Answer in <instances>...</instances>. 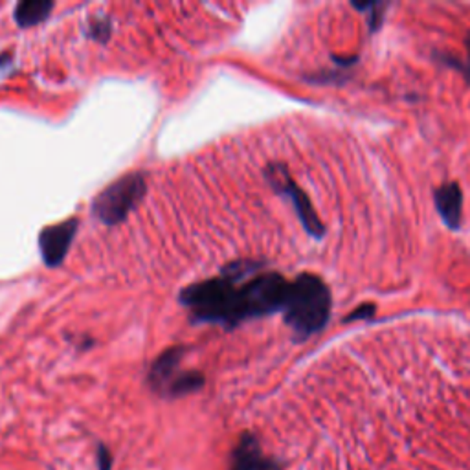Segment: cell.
I'll list each match as a JSON object with an SVG mask.
<instances>
[{"label": "cell", "mask_w": 470, "mask_h": 470, "mask_svg": "<svg viewBox=\"0 0 470 470\" xmlns=\"http://www.w3.org/2000/svg\"><path fill=\"white\" fill-rule=\"evenodd\" d=\"M261 263L252 259H239L223 268L221 276L193 283L181 290V303L190 308L197 322L235 328V296L241 281L256 276Z\"/></svg>", "instance_id": "1"}, {"label": "cell", "mask_w": 470, "mask_h": 470, "mask_svg": "<svg viewBox=\"0 0 470 470\" xmlns=\"http://www.w3.org/2000/svg\"><path fill=\"white\" fill-rule=\"evenodd\" d=\"M331 307L333 298L328 283L315 274H299L288 283L281 312L296 340H307L326 329Z\"/></svg>", "instance_id": "2"}, {"label": "cell", "mask_w": 470, "mask_h": 470, "mask_svg": "<svg viewBox=\"0 0 470 470\" xmlns=\"http://www.w3.org/2000/svg\"><path fill=\"white\" fill-rule=\"evenodd\" d=\"M288 292V281L277 272H257L237 287L235 328L246 320L281 312Z\"/></svg>", "instance_id": "3"}, {"label": "cell", "mask_w": 470, "mask_h": 470, "mask_svg": "<svg viewBox=\"0 0 470 470\" xmlns=\"http://www.w3.org/2000/svg\"><path fill=\"white\" fill-rule=\"evenodd\" d=\"M147 179L143 173H129L107 186L92 203V215L107 225H121L143 201Z\"/></svg>", "instance_id": "4"}, {"label": "cell", "mask_w": 470, "mask_h": 470, "mask_svg": "<svg viewBox=\"0 0 470 470\" xmlns=\"http://www.w3.org/2000/svg\"><path fill=\"white\" fill-rule=\"evenodd\" d=\"M186 348L175 346L166 350L149 370V386L164 397H184L204 386V375L199 371H181Z\"/></svg>", "instance_id": "5"}, {"label": "cell", "mask_w": 470, "mask_h": 470, "mask_svg": "<svg viewBox=\"0 0 470 470\" xmlns=\"http://www.w3.org/2000/svg\"><path fill=\"white\" fill-rule=\"evenodd\" d=\"M266 181L270 186L283 197H287L303 226V230L315 239H322L326 234V226L322 225L317 210L312 208L310 199L307 193L294 183L285 164H270L266 168Z\"/></svg>", "instance_id": "6"}, {"label": "cell", "mask_w": 470, "mask_h": 470, "mask_svg": "<svg viewBox=\"0 0 470 470\" xmlns=\"http://www.w3.org/2000/svg\"><path fill=\"white\" fill-rule=\"evenodd\" d=\"M78 228H79V221L68 219V221H61L54 226H48L41 232L39 250H41V257L47 266L57 268L65 261V257L68 256V250L76 239Z\"/></svg>", "instance_id": "7"}, {"label": "cell", "mask_w": 470, "mask_h": 470, "mask_svg": "<svg viewBox=\"0 0 470 470\" xmlns=\"http://www.w3.org/2000/svg\"><path fill=\"white\" fill-rule=\"evenodd\" d=\"M228 470H279V465L263 452L252 433H245L230 454Z\"/></svg>", "instance_id": "8"}, {"label": "cell", "mask_w": 470, "mask_h": 470, "mask_svg": "<svg viewBox=\"0 0 470 470\" xmlns=\"http://www.w3.org/2000/svg\"><path fill=\"white\" fill-rule=\"evenodd\" d=\"M437 214L446 228L459 230L463 219V192L457 183H446L433 192Z\"/></svg>", "instance_id": "9"}, {"label": "cell", "mask_w": 470, "mask_h": 470, "mask_svg": "<svg viewBox=\"0 0 470 470\" xmlns=\"http://www.w3.org/2000/svg\"><path fill=\"white\" fill-rule=\"evenodd\" d=\"M54 10V3L50 0H25L19 3L14 10V19L19 28H34L43 25Z\"/></svg>", "instance_id": "10"}, {"label": "cell", "mask_w": 470, "mask_h": 470, "mask_svg": "<svg viewBox=\"0 0 470 470\" xmlns=\"http://www.w3.org/2000/svg\"><path fill=\"white\" fill-rule=\"evenodd\" d=\"M353 6L366 16L371 34L381 30V26L384 25V19H386V12L390 8L388 3H355Z\"/></svg>", "instance_id": "11"}, {"label": "cell", "mask_w": 470, "mask_h": 470, "mask_svg": "<svg viewBox=\"0 0 470 470\" xmlns=\"http://www.w3.org/2000/svg\"><path fill=\"white\" fill-rule=\"evenodd\" d=\"M110 21L105 19V17H98V19H92L89 23V26L85 28V34L87 37L94 39V41H99V43H105L109 37H110Z\"/></svg>", "instance_id": "12"}, {"label": "cell", "mask_w": 470, "mask_h": 470, "mask_svg": "<svg viewBox=\"0 0 470 470\" xmlns=\"http://www.w3.org/2000/svg\"><path fill=\"white\" fill-rule=\"evenodd\" d=\"M375 312H377V307H375V303H362V305H359V307H357L353 312H350V315L344 319V322H346V324L359 322V320L370 322V320H373Z\"/></svg>", "instance_id": "13"}, {"label": "cell", "mask_w": 470, "mask_h": 470, "mask_svg": "<svg viewBox=\"0 0 470 470\" xmlns=\"http://www.w3.org/2000/svg\"><path fill=\"white\" fill-rule=\"evenodd\" d=\"M99 461H101V465H103L105 470H107V468H109V463H110V457H109V454H107L105 448L99 450Z\"/></svg>", "instance_id": "14"}, {"label": "cell", "mask_w": 470, "mask_h": 470, "mask_svg": "<svg viewBox=\"0 0 470 470\" xmlns=\"http://www.w3.org/2000/svg\"><path fill=\"white\" fill-rule=\"evenodd\" d=\"M465 47H466V56H468V67L465 68V72H468L470 74V32L466 34V37H465Z\"/></svg>", "instance_id": "15"}]
</instances>
